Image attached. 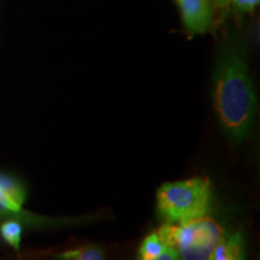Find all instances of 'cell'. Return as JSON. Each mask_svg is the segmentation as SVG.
<instances>
[{"instance_id":"obj_1","label":"cell","mask_w":260,"mask_h":260,"mask_svg":"<svg viewBox=\"0 0 260 260\" xmlns=\"http://www.w3.org/2000/svg\"><path fill=\"white\" fill-rule=\"evenodd\" d=\"M212 99L223 132L234 144L243 141L254 123L256 96L246 41L239 32L228 35L219 48L213 69Z\"/></svg>"},{"instance_id":"obj_2","label":"cell","mask_w":260,"mask_h":260,"mask_svg":"<svg viewBox=\"0 0 260 260\" xmlns=\"http://www.w3.org/2000/svg\"><path fill=\"white\" fill-rule=\"evenodd\" d=\"M212 200L209 178L168 182L158 189L157 211L167 223H182L206 216Z\"/></svg>"},{"instance_id":"obj_11","label":"cell","mask_w":260,"mask_h":260,"mask_svg":"<svg viewBox=\"0 0 260 260\" xmlns=\"http://www.w3.org/2000/svg\"><path fill=\"white\" fill-rule=\"evenodd\" d=\"M230 3L240 12H252L259 5L260 0H230Z\"/></svg>"},{"instance_id":"obj_5","label":"cell","mask_w":260,"mask_h":260,"mask_svg":"<svg viewBox=\"0 0 260 260\" xmlns=\"http://www.w3.org/2000/svg\"><path fill=\"white\" fill-rule=\"evenodd\" d=\"M8 219H17L23 223V225L31 228H53L61 226L64 224H73L74 219H59L50 218L46 216L29 212L23 206L10 200L6 195L0 190V223Z\"/></svg>"},{"instance_id":"obj_6","label":"cell","mask_w":260,"mask_h":260,"mask_svg":"<svg viewBox=\"0 0 260 260\" xmlns=\"http://www.w3.org/2000/svg\"><path fill=\"white\" fill-rule=\"evenodd\" d=\"M246 242L241 233L224 235L213 247L209 256L211 260H241L246 258Z\"/></svg>"},{"instance_id":"obj_12","label":"cell","mask_w":260,"mask_h":260,"mask_svg":"<svg viewBox=\"0 0 260 260\" xmlns=\"http://www.w3.org/2000/svg\"><path fill=\"white\" fill-rule=\"evenodd\" d=\"M229 3L230 0H212V4L218 6V8H225Z\"/></svg>"},{"instance_id":"obj_7","label":"cell","mask_w":260,"mask_h":260,"mask_svg":"<svg viewBox=\"0 0 260 260\" xmlns=\"http://www.w3.org/2000/svg\"><path fill=\"white\" fill-rule=\"evenodd\" d=\"M0 190L4 193L10 200L15 201L16 204L23 206L25 199H27V191L23 184L15 177L9 176L6 174L0 172Z\"/></svg>"},{"instance_id":"obj_10","label":"cell","mask_w":260,"mask_h":260,"mask_svg":"<svg viewBox=\"0 0 260 260\" xmlns=\"http://www.w3.org/2000/svg\"><path fill=\"white\" fill-rule=\"evenodd\" d=\"M56 258L64 260H102L105 258V252L99 246L87 245L73 249V251L60 253L56 255Z\"/></svg>"},{"instance_id":"obj_4","label":"cell","mask_w":260,"mask_h":260,"mask_svg":"<svg viewBox=\"0 0 260 260\" xmlns=\"http://www.w3.org/2000/svg\"><path fill=\"white\" fill-rule=\"evenodd\" d=\"M184 28L191 34H205L212 28V0H175Z\"/></svg>"},{"instance_id":"obj_9","label":"cell","mask_w":260,"mask_h":260,"mask_svg":"<svg viewBox=\"0 0 260 260\" xmlns=\"http://www.w3.org/2000/svg\"><path fill=\"white\" fill-rule=\"evenodd\" d=\"M23 235V223L17 219H8L0 223V236L10 247L18 251Z\"/></svg>"},{"instance_id":"obj_8","label":"cell","mask_w":260,"mask_h":260,"mask_svg":"<svg viewBox=\"0 0 260 260\" xmlns=\"http://www.w3.org/2000/svg\"><path fill=\"white\" fill-rule=\"evenodd\" d=\"M165 248H167V245L162 242L158 233L154 232L146 236L144 241L141 242L138 258L141 260H158Z\"/></svg>"},{"instance_id":"obj_3","label":"cell","mask_w":260,"mask_h":260,"mask_svg":"<svg viewBox=\"0 0 260 260\" xmlns=\"http://www.w3.org/2000/svg\"><path fill=\"white\" fill-rule=\"evenodd\" d=\"M157 233L165 245L176 249L181 259L203 260L209 259L224 229L214 219L204 216L182 223H167Z\"/></svg>"}]
</instances>
